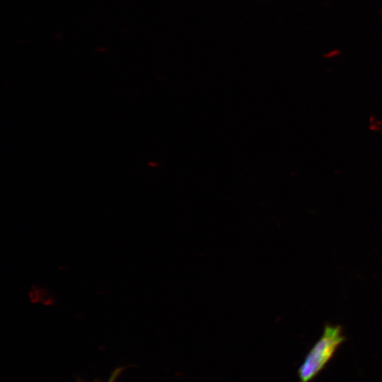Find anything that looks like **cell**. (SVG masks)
I'll return each instance as SVG.
<instances>
[{
    "label": "cell",
    "mask_w": 382,
    "mask_h": 382,
    "mask_svg": "<svg viewBox=\"0 0 382 382\" xmlns=\"http://www.w3.org/2000/svg\"><path fill=\"white\" fill-rule=\"evenodd\" d=\"M345 340L340 325H326L323 333L306 354L298 369L300 382H310L325 368Z\"/></svg>",
    "instance_id": "cell-1"
},
{
    "label": "cell",
    "mask_w": 382,
    "mask_h": 382,
    "mask_svg": "<svg viewBox=\"0 0 382 382\" xmlns=\"http://www.w3.org/2000/svg\"><path fill=\"white\" fill-rule=\"evenodd\" d=\"M120 371L119 369H117L114 373L112 375V376L110 377V380L108 382H114L115 378H117L118 374L120 373Z\"/></svg>",
    "instance_id": "cell-2"
}]
</instances>
